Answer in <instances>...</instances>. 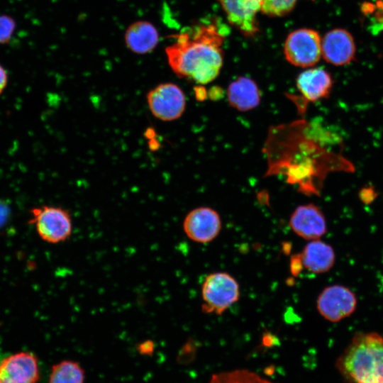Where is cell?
<instances>
[{"instance_id": "6da1fadb", "label": "cell", "mask_w": 383, "mask_h": 383, "mask_svg": "<svg viewBox=\"0 0 383 383\" xmlns=\"http://www.w3.org/2000/svg\"><path fill=\"white\" fill-rule=\"evenodd\" d=\"M224 33L214 23H202L176 36L165 52L172 71L199 84L214 80L223 65Z\"/></svg>"}, {"instance_id": "7a4b0ae2", "label": "cell", "mask_w": 383, "mask_h": 383, "mask_svg": "<svg viewBox=\"0 0 383 383\" xmlns=\"http://www.w3.org/2000/svg\"><path fill=\"white\" fill-rule=\"evenodd\" d=\"M337 367L352 383H383V337L376 332L355 334Z\"/></svg>"}, {"instance_id": "3957f363", "label": "cell", "mask_w": 383, "mask_h": 383, "mask_svg": "<svg viewBox=\"0 0 383 383\" xmlns=\"http://www.w3.org/2000/svg\"><path fill=\"white\" fill-rule=\"evenodd\" d=\"M201 295L202 311L221 315L238 300L239 284L228 273H211L203 282Z\"/></svg>"}, {"instance_id": "277c9868", "label": "cell", "mask_w": 383, "mask_h": 383, "mask_svg": "<svg viewBox=\"0 0 383 383\" xmlns=\"http://www.w3.org/2000/svg\"><path fill=\"white\" fill-rule=\"evenodd\" d=\"M30 222L45 242L59 243L68 240L72 232V216L60 206H41L30 211Z\"/></svg>"}, {"instance_id": "5b68a950", "label": "cell", "mask_w": 383, "mask_h": 383, "mask_svg": "<svg viewBox=\"0 0 383 383\" xmlns=\"http://www.w3.org/2000/svg\"><path fill=\"white\" fill-rule=\"evenodd\" d=\"M318 33L310 28H300L291 32L284 43V54L292 65L309 67L316 65L322 56Z\"/></svg>"}, {"instance_id": "8992f818", "label": "cell", "mask_w": 383, "mask_h": 383, "mask_svg": "<svg viewBox=\"0 0 383 383\" xmlns=\"http://www.w3.org/2000/svg\"><path fill=\"white\" fill-rule=\"evenodd\" d=\"M147 103L155 117L170 121L182 115L186 106V97L177 84L162 83L149 91L147 94Z\"/></svg>"}, {"instance_id": "52a82bcc", "label": "cell", "mask_w": 383, "mask_h": 383, "mask_svg": "<svg viewBox=\"0 0 383 383\" xmlns=\"http://www.w3.org/2000/svg\"><path fill=\"white\" fill-rule=\"evenodd\" d=\"M355 294L348 287L333 284L318 295L316 308L321 316L331 322H338L351 316L356 309Z\"/></svg>"}, {"instance_id": "ba28073f", "label": "cell", "mask_w": 383, "mask_h": 383, "mask_svg": "<svg viewBox=\"0 0 383 383\" xmlns=\"http://www.w3.org/2000/svg\"><path fill=\"white\" fill-rule=\"evenodd\" d=\"M296 85L300 94L296 104L299 110L304 112L309 102H316L329 95L333 87V79L323 68H311L299 74Z\"/></svg>"}, {"instance_id": "9c48e42d", "label": "cell", "mask_w": 383, "mask_h": 383, "mask_svg": "<svg viewBox=\"0 0 383 383\" xmlns=\"http://www.w3.org/2000/svg\"><path fill=\"white\" fill-rule=\"evenodd\" d=\"M38 358L30 352H18L0 361V383H37Z\"/></svg>"}, {"instance_id": "30bf717a", "label": "cell", "mask_w": 383, "mask_h": 383, "mask_svg": "<svg viewBox=\"0 0 383 383\" xmlns=\"http://www.w3.org/2000/svg\"><path fill=\"white\" fill-rule=\"evenodd\" d=\"M187 237L197 243H209L219 234L221 221L219 214L209 207H198L191 211L183 222Z\"/></svg>"}, {"instance_id": "8fae6325", "label": "cell", "mask_w": 383, "mask_h": 383, "mask_svg": "<svg viewBox=\"0 0 383 383\" xmlns=\"http://www.w3.org/2000/svg\"><path fill=\"white\" fill-rule=\"evenodd\" d=\"M263 0H218L228 22L246 36L258 32L257 14Z\"/></svg>"}, {"instance_id": "7c38bea8", "label": "cell", "mask_w": 383, "mask_h": 383, "mask_svg": "<svg viewBox=\"0 0 383 383\" xmlns=\"http://www.w3.org/2000/svg\"><path fill=\"white\" fill-rule=\"evenodd\" d=\"M289 226L297 235L309 240H318L327 231L325 216L313 204L296 207L290 217Z\"/></svg>"}, {"instance_id": "4fadbf2b", "label": "cell", "mask_w": 383, "mask_h": 383, "mask_svg": "<svg viewBox=\"0 0 383 383\" xmlns=\"http://www.w3.org/2000/svg\"><path fill=\"white\" fill-rule=\"evenodd\" d=\"M321 51L323 57L330 64L336 66L349 64L355 54L353 38L345 29L331 30L322 39Z\"/></svg>"}, {"instance_id": "5bb4252c", "label": "cell", "mask_w": 383, "mask_h": 383, "mask_svg": "<svg viewBox=\"0 0 383 383\" xmlns=\"http://www.w3.org/2000/svg\"><path fill=\"white\" fill-rule=\"evenodd\" d=\"M300 255L304 268L314 274L328 272L335 261L332 246L319 239L310 240Z\"/></svg>"}, {"instance_id": "9a60e30c", "label": "cell", "mask_w": 383, "mask_h": 383, "mask_svg": "<svg viewBox=\"0 0 383 383\" xmlns=\"http://www.w3.org/2000/svg\"><path fill=\"white\" fill-rule=\"evenodd\" d=\"M227 97L232 107L240 111H247L259 105L261 94L255 81L240 77L229 84Z\"/></svg>"}, {"instance_id": "2e32d148", "label": "cell", "mask_w": 383, "mask_h": 383, "mask_svg": "<svg viewBox=\"0 0 383 383\" xmlns=\"http://www.w3.org/2000/svg\"><path fill=\"white\" fill-rule=\"evenodd\" d=\"M124 38L129 50L138 54H146L157 45L159 34L151 23L140 21L129 26Z\"/></svg>"}, {"instance_id": "e0dca14e", "label": "cell", "mask_w": 383, "mask_h": 383, "mask_svg": "<svg viewBox=\"0 0 383 383\" xmlns=\"http://www.w3.org/2000/svg\"><path fill=\"white\" fill-rule=\"evenodd\" d=\"M85 373L73 360H63L51 367L48 383H84Z\"/></svg>"}, {"instance_id": "ac0fdd59", "label": "cell", "mask_w": 383, "mask_h": 383, "mask_svg": "<svg viewBox=\"0 0 383 383\" xmlns=\"http://www.w3.org/2000/svg\"><path fill=\"white\" fill-rule=\"evenodd\" d=\"M210 383H271L246 370H237L213 374Z\"/></svg>"}, {"instance_id": "d6986e66", "label": "cell", "mask_w": 383, "mask_h": 383, "mask_svg": "<svg viewBox=\"0 0 383 383\" xmlns=\"http://www.w3.org/2000/svg\"><path fill=\"white\" fill-rule=\"evenodd\" d=\"M297 0H263L261 11L267 16H282L289 13Z\"/></svg>"}, {"instance_id": "ffe728a7", "label": "cell", "mask_w": 383, "mask_h": 383, "mask_svg": "<svg viewBox=\"0 0 383 383\" xmlns=\"http://www.w3.org/2000/svg\"><path fill=\"white\" fill-rule=\"evenodd\" d=\"M15 28L14 21L6 16H0V43L7 42Z\"/></svg>"}, {"instance_id": "44dd1931", "label": "cell", "mask_w": 383, "mask_h": 383, "mask_svg": "<svg viewBox=\"0 0 383 383\" xmlns=\"http://www.w3.org/2000/svg\"><path fill=\"white\" fill-rule=\"evenodd\" d=\"M303 269L304 266L300 254L292 255L290 260L291 273L294 276H298Z\"/></svg>"}, {"instance_id": "7402d4cb", "label": "cell", "mask_w": 383, "mask_h": 383, "mask_svg": "<svg viewBox=\"0 0 383 383\" xmlns=\"http://www.w3.org/2000/svg\"><path fill=\"white\" fill-rule=\"evenodd\" d=\"M10 214V206L5 200L0 198V228L6 223Z\"/></svg>"}, {"instance_id": "603a6c76", "label": "cell", "mask_w": 383, "mask_h": 383, "mask_svg": "<svg viewBox=\"0 0 383 383\" xmlns=\"http://www.w3.org/2000/svg\"><path fill=\"white\" fill-rule=\"evenodd\" d=\"M154 345L150 340L145 341L139 345V351L143 353H150L153 350Z\"/></svg>"}, {"instance_id": "cb8c5ba5", "label": "cell", "mask_w": 383, "mask_h": 383, "mask_svg": "<svg viewBox=\"0 0 383 383\" xmlns=\"http://www.w3.org/2000/svg\"><path fill=\"white\" fill-rule=\"evenodd\" d=\"M7 79L6 72L3 67L0 65V94L6 86Z\"/></svg>"}]
</instances>
